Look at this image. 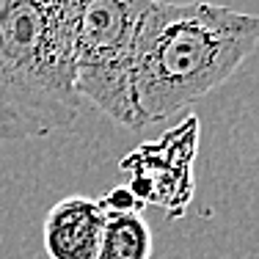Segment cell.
Wrapping results in <instances>:
<instances>
[{
  "mask_svg": "<svg viewBox=\"0 0 259 259\" xmlns=\"http://www.w3.org/2000/svg\"><path fill=\"white\" fill-rule=\"evenodd\" d=\"M259 45V17L218 3L152 0L135 36L130 91L138 127L182 113L224 85Z\"/></svg>",
  "mask_w": 259,
  "mask_h": 259,
  "instance_id": "1",
  "label": "cell"
},
{
  "mask_svg": "<svg viewBox=\"0 0 259 259\" xmlns=\"http://www.w3.org/2000/svg\"><path fill=\"white\" fill-rule=\"evenodd\" d=\"M80 108L69 0H0V141L66 130Z\"/></svg>",
  "mask_w": 259,
  "mask_h": 259,
  "instance_id": "2",
  "label": "cell"
},
{
  "mask_svg": "<svg viewBox=\"0 0 259 259\" xmlns=\"http://www.w3.org/2000/svg\"><path fill=\"white\" fill-rule=\"evenodd\" d=\"M152 0H69V47L80 100L110 121L141 130L133 108L135 36Z\"/></svg>",
  "mask_w": 259,
  "mask_h": 259,
  "instance_id": "3",
  "label": "cell"
},
{
  "mask_svg": "<svg viewBox=\"0 0 259 259\" xmlns=\"http://www.w3.org/2000/svg\"><path fill=\"white\" fill-rule=\"evenodd\" d=\"M199 146V119L188 116L180 127L168 130L160 141H149L121 160V171L130 174L127 188L141 204H160L171 218L185 212L193 193V157Z\"/></svg>",
  "mask_w": 259,
  "mask_h": 259,
  "instance_id": "4",
  "label": "cell"
},
{
  "mask_svg": "<svg viewBox=\"0 0 259 259\" xmlns=\"http://www.w3.org/2000/svg\"><path fill=\"white\" fill-rule=\"evenodd\" d=\"M105 209L89 196H64L41 224V240L50 259H97L105 229Z\"/></svg>",
  "mask_w": 259,
  "mask_h": 259,
  "instance_id": "5",
  "label": "cell"
},
{
  "mask_svg": "<svg viewBox=\"0 0 259 259\" xmlns=\"http://www.w3.org/2000/svg\"><path fill=\"white\" fill-rule=\"evenodd\" d=\"M152 229L141 212L108 215L97 259H152Z\"/></svg>",
  "mask_w": 259,
  "mask_h": 259,
  "instance_id": "6",
  "label": "cell"
},
{
  "mask_svg": "<svg viewBox=\"0 0 259 259\" xmlns=\"http://www.w3.org/2000/svg\"><path fill=\"white\" fill-rule=\"evenodd\" d=\"M97 201H100V207L105 209V215H124V212H141V209H144V204L135 199L127 185H119V188L108 190V193Z\"/></svg>",
  "mask_w": 259,
  "mask_h": 259,
  "instance_id": "7",
  "label": "cell"
}]
</instances>
